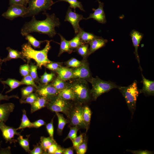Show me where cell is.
I'll return each instance as SVG.
<instances>
[{"label":"cell","mask_w":154,"mask_h":154,"mask_svg":"<svg viewBox=\"0 0 154 154\" xmlns=\"http://www.w3.org/2000/svg\"><path fill=\"white\" fill-rule=\"evenodd\" d=\"M43 14L46 16V19L43 20H38L35 16L32 17L31 20L26 22L21 29V33L23 36L33 32L47 35L51 38L56 34L55 29L56 27H59L60 25L59 19L54 13L50 15L46 12Z\"/></svg>","instance_id":"cell-1"},{"label":"cell","mask_w":154,"mask_h":154,"mask_svg":"<svg viewBox=\"0 0 154 154\" xmlns=\"http://www.w3.org/2000/svg\"><path fill=\"white\" fill-rule=\"evenodd\" d=\"M52 40H48L45 47L42 50H37L33 49L29 43H24L21 46V52L23 57L27 60L28 64L31 59H33L36 62L38 67L41 68L52 61L48 57V53L51 48L50 42Z\"/></svg>","instance_id":"cell-2"},{"label":"cell","mask_w":154,"mask_h":154,"mask_svg":"<svg viewBox=\"0 0 154 154\" xmlns=\"http://www.w3.org/2000/svg\"><path fill=\"white\" fill-rule=\"evenodd\" d=\"M72 80L68 83V86L73 92L75 101L81 104L88 102L92 97L88 82L80 79Z\"/></svg>","instance_id":"cell-3"},{"label":"cell","mask_w":154,"mask_h":154,"mask_svg":"<svg viewBox=\"0 0 154 154\" xmlns=\"http://www.w3.org/2000/svg\"><path fill=\"white\" fill-rule=\"evenodd\" d=\"M88 82L92 84V88L90 90V93L91 97L94 100H96L102 94L112 89H118L120 86L114 82L102 80L98 76L95 78L92 77Z\"/></svg>","instance_id":"cell-4"},{"label":"cell","mask_w":154,"mask_h":154,"mask_svg":"<svg viewBox=\"0 0 154 154\" xmlns=\"http://www.w3.org/2000/svg\"><path fill=\"white\" fill-rule=\"evenodd\" d=\"M124 98L129 109L133 114L136 107V103L139 94L137 82L135 80L127 86H119L118 88Z\"/></svg>","instance_id":"cell-5"},{"label":"cell","mask_w":154,"mask_h":154,"mask_svg":"<svg viewBox=\"0 0 154 154\" xmlns=\"http://www.w3.org/2000/svg\"><path fill=\"white\" fill-rule=\"evenodd\" d=\"M54 3L52 0H30L28 3V11L25 17L35 16L41 11L45 12L50 10Z\"/></svg>","instance_id":"cell-6"},{"label":"cell","mask_w":154,"mask_h":154,"mask_svg":"<svg viewBox=\"0 0 154 154\" xmlns=\"http://www.w3.org/2000/svg\"><path fill=\"white\" fill-rule=\"evenodd\" d=\"M72 105L70 101L66 100L57 96L49 101L46 106L51 111L62 112L68 117Z\"/></svg>","instance_id":"cell-7"},{"label":"cell","mask_w":154,"mask_h":154,"mask_svg":"<svg viewBox=\"0 0 154 154\" xmlns=\"http://www.w3.org/2000/svg\"><path fill=\"white\" fill-rule=\"evenodd\" d=\"M72 105L68 117L70 124L72 126H77L80 128L86 129L83 118V107L81 103L77 102Z\"/></svg>","instance_id":"cell-8"},{"label":"cell","mask_w":154,"mask_h":154,"mask_svg":"<svg viewBox=\"0 0 154 154\" xmlns=\"http://www.w3.org/2000/svg\"><path fill=\"white\" fill-rule=\"evenodd\" d=\"M28 11V8L26 7L19 5H10L2 16L6 19L12 20L19 17H25Z\"/></svg>","instance_id":"cell-9"},{"label":"cell","mask_w":154,"mask_h":154,"mask_svg":"<svg viewBox=\"0 0 154 154\" xmlns=\"http://www.w3.org/2000/svg\"><path fill=\"white\" fill-rule=\"evenodd\" d=\"M72 69L73 72L72 79H82L88 82L92 77L89 64L86 59H83L81 64L79 66Z\"/></svg>","instance_id":"cell-10"},{"label":"cell","mask_w":154,"mask_h":154,"mask_svg":"<svg viewBox=\"0 0 154 154\" xmlns=\"http://www.w3.org/2000/svg\"><path fill=\"white\" fill-rule=\"evenodd\" d=\"M59 92L51 83L46 85L39 84L36 89V93L38 96L46 98L49 102L57 97Z\"/></svg>","instance_id":"cell-11"},{"label":"cell","mask_w":154,"mask_h":154,"mask_svg":"<svg viewBox=\"0 0 154 154\" xmlns=\"http://www.w3.org/2000/svg\"><path fill=\"white\" fill-rule=\"evenodd\" d=\"M4 122L0 121V130L2 132L3 138L6 143H15L17 140L14 139V136L15 135L19 136L21 135V133L18 132L16 129L6 125Z\"/></svg>","instance_id":"cell-12"},{"label":"cell","mask_w":154,"mask_h":154,"mask_svg":"<svg viewBox=\"0 0 154 154\" xmlns=\"http://www.w3.org/2000/svg\"><path fill=\"white\" fill-rule=\"evenodd\" d=\"M83 18L82 15L77 13L75 11H72L71 8L69 6L66 13L64 21L69 22L72 26L75 33L77 34L80 28L79 23Z\"/></svg>","instance_id":"cell-13"},{"label":"cell","mask_w":154,"mask_h":154,"mask_svg":"<svg viewBox=\"0 0 154 154\" xmlns=\"http://www.w3.org/2000/svg\"><path fill=\"white\" fill-rule=\"evenodd\" d=\"M98 3V7L96 9H93L94 12L90 14L89 16L87 18H84L83 19L88 20L92 18L98 22L102 24H105L106 23L105 15L103 9L104 3L100 1Z\"/></svg>","instance_id":"cell-14"},{"label":"cell","mask_w":154,"mask_h":154,"mask_svg":"<svg viewBox=\"0 0 154 154\" xmlns=\"http://www.w3.org/2000/svg\"><path fill=\"white\" fill-rule=\"evenodd\" d=\"M133 45L135 48L134 54L136 59L140 65V60L138 53V48L139 43L143 36V34L139 31L135 30H133L130 33Z\"/></svg>","instance_id":"cell-15"},{"label":"cell","mask_w":154,"mask_h":154,"mask_svg":"<svg viewBox=\"0 0 154 154\" xmlns=\"http://www.w3.org/2000/svg\"><path fill=\"white\" fill-rule=\"evenodd\" d=\"M15 104L12 103L0 104V121L6 122L10 113L15 108Z\"/></svg>","instance_id":"cell-16"},{"label":"cell","mask_w":154,"mask_h":154,"mask_svg":"<svg viewBox=\"0 0 154 154\" xmlns=\"http://www.w3.org/2000/svg\"><path fill=\"white\" fill-rule=\"evenodd\" d=\"M143 86L139 90V94L143 93L146 95L153 96L154 94V81L145 78L142 74Z\"/></svg>","instance_id":"cell-17"},{"label":"cell","mask_w":154,"mask_h":154,"mask_svg":"<svg viewBox=\"0 0 154 154\" xmlns=\"http://www.w3.org/2000/svg\"><path fill=\"white\" fill-rule=\"evenodd\" d=\"M55 72L58 74L57 76L63 80L66 81L73 78L72 68L62 66Z\"/></svg>","instance_id":"cell-18"},{"label":"cell","mask_w":154,"mask_h":154,"mask_svg":"<svg viewBox=\"0 0 154 154\" xmlns=\"http://www.w3.org/2000/svg\"><path fill=\"white\" fill-rule=\"evenodd\" d=\"M107 42V40L99 37L91 41L89 43L90 45L89 48V55L99 49L104 47Z\"/></svg>","instance_id":"cell-19"},{"label":"cell","mask_w":154,"mask_h":154,"mask_svg":"<svg viewBox=\"0 0 154 154\" xmlns=\"http://www.w3.org/2000/svg\"><path fill=\"white\" fill-rule=\"evenodd\" d=\"M8 52V54L7 57L1 59L0 58V61L2 62H6L7 61H8L12 59L21 58L24 62H26V60L23 58L21 52L12 49L9 47H8L6 48Z\"/></svg>","instance_id":"cell-20"},{"label":"cell","mask_w":154,"mask_h":154,"mask_svg":"<svg viewBox=\"0 0 154 154\" xmlns=\"http://www.w3.org/2000/svg\"><path fill=\"white\" fill-rule=\"evenodd\" d=\"M48 102V100L46 98L38 96L36 100L31 104V113H32L46 106Z\"/></svg>","instance_id":"cell-21"},{"label":"cell","mask_w":154,"mask_h":154,"mask_svg":"<svg viewBox=\"0 0 154 154\" xmlns=\"http://www.w3.org/2000/svg\"><path fill=\"white\" fill-rule=\"evenodd\" d=\"M61 40L60 43H56L59 44L60 48L58 56H60L64 52H66L70 54L73 51V50L71 49L69 45V41L67 40L62 35L59 33Z\"/></svg>","instance_id":"cell-22"},{"label":"cell","mask_w":154,"mask_h":154,"mask_svg":"<svg viewBox=\"0 0 154 154\" xmlns=\"http://www.w3.org/2000/svg\"><path fill=\"white\" fill-rule=\"evenodd\" d=\"M57 96L66 100L75 101V98L73 92L68 86L60 91Z\"/></svg>","instance_id":"cell-23"},{"label":"cell","mask_w":154,"mask_h":154,"mask_svg":"<svg viewBox=\"0 0 154 154\" xmlns=\"http://www.w3.org/2000/svg\"><path fill=\"white\" fill-rule=\"evenodd\" d=\"M77 34L79 36L81 41L84 44L89 43L91 41L98 37L92 33L84 31L81 28Z\"/></svg>","instance_id":"cell-24"},{"label":"cell","mask_w":154,"mask_h":154,"mask_svg":"<svg viewBox=\"0 0 154 154\" xmlns=\"http://www.w3.org/2000/svg\"><path fill=\"white\" fill-rule=\"evenodd\" d=\"M91 115L92 112L90 108L87 106H83V118L87 131L90 126Z\"/></svg>","instance_id":"cell-25"},{"label":"cell","mask_w":154,"mask_h":154,"mask_svg":"<svg viewBox=\"0 0 154 154\" xmlns=\"http://www.w3.org/2000/svg\"><path fill=\"white\" fill-rule=\"evenodd\" d=\"M1 82L4 85L6 84L9 86L10 89L6 92V93L9 92L20 86L23 85L21 81L15 79L9 78L5 81H2Z\"/></svg>","instance_id":"cell-26"},{"label":"cell","mask_w":154,"mask_h":154,"mask_svg":"<svg viewBox=\"0 0 154 154\" xmlns=\"http://www.w3.org/2000/svg\"><path fill=\"white\" fill-rule=\"evenodd\" d=\"M40 145L42 147L45 154H47L48 148L52 144L56 143L54 138L50 137H45L42 136L40 138Z\"/></svg>","instance_id":"cell-27"},{"label":"cell","mask_w":154,"mask_h":154,"mask_svg":"<svg viewBox=\"0 0 154 154\" xmlns=\"http://www.w3.org/2000/svg\"><path fill=\"white\" fill-rule=\"evenodd\" d=\"M63 80L58 76L55 78L51 83L54 87L60 91L68 86V83Z\"/></svg>","instance_id":"cell-28"},{"label":"cell","mask_w":154,"mask_h":154,"mask_svg":"<svg viewBox=\"0 0 154 154\" xmlns=\"http://www.w3.org/2000/svg\"><path fill=\"white\" fill-rule=\"evenodd\" d=\"M22 112L23 115L21 119V122L19 126L16 128L17 130L21 129H23L27 127L32 128V123L27 117L26 111L25 109H23Z\"/></svg>","instance_id":"cell-29"},{"label":"cell","mask_w":154,"mask_h":154,"mask_svg":"<svg viewBox=\"0 0 154 154\" xmlns=\"http://www.w3.org/2000/svg\"><path fill=\"white\" fill-rule=\"evenodd\" d=\"M55 112L58 119L57 132L59 135H61L65 126L68 123V121L64 117L62 114L58 112Z\"/></svg>","instance_id":"cell-30"},{"label":"cell","mask_w":154,"mask_h":154,"mask_svg":"<svg viewBox=\"0 0 154 154\" xmlns=\"http://www.w3.org/2000/svg\"><path fill=\"white\" fill-rule=\"evenodd\" d=\"M25 36V39L28 40V42L35 48H40L42 43L46 42L48 40H38L29 34Z\"/></svg>","instance_id":"cell-31"},{"label":"cell","mask_w":154,"mask_h":154,"mask_svg":"<svg viewBox=\"0 0 154 154\" xmlns=\"http://www.w3.org/2000/svg\"><path fill=\"white\" fill-rule=\"evenodd\" d=\"M55 78V74L53 72L48 73L45 71L44 74L41 76L40 82L41 84L46 85L52 81Z\"/></svg>","instance_id":"cell-32"},{"label":"cell","mask_w":154,"mask_h":154,"mask_svg":"<svg viewBox=\"0 0 154 154\" xmlns=\"http://www.w3.org/2000/svg\"><path fill=\"white\" fill-rule=\"evenodd\" d=\"M89 45L85 44L80 46L76 49V51L83 58V59H86L89 54Z\"/></svg>","instance_id":"cell-33"},{"label":"cell","mask_w":154,"mask_h":154,"mask_svg":"<svg viewBox=\"0 0 154 154\" xmlns=\"http://www.w3.org/2000/svg\"><path fill=\"white\" fill-rule=\"evenodd\" d=\"M17 140L20 145L25 151L29 153L31 150L28 137L27 138H23V136L20 135L18 137Z\"/></svg>","instance_id":"cell-34"},{"label":"cell","mask_w":154,"mask_h":154,"mask_svg":"<svg viewBox=\"0 0 154 154\" xmlns=\"http://www.w3.org/2000/svg\"><path fill=\"white\" fill-rule=\"evenodd\" d=\"M65 1L68 2L70 4V7L71 8H73L74 11H75V9L76 8H78L81 11H85L83 5L81 2L77 0H58L55 2L58 1Z\"/></svg>","instance_id":"cell-35"},{"label":"cell","mask_w":154,"mask_h":154,"mask_svg":"<svg viewBox=\"0 0 154 154\" xmlns=\"http://www.w3.org/2000/svg\"><path fill=\"white\" fill-rule=\"evenodd\" d=\"M69 42L70 47L72 50L76 49L84 44L81 41L78 34L72 39L69 40Z\"/></svg>","instance_id":"cell-36"},{"label":"cell","mask_w":154,"mask_h":154,"mask_svg":"<svg viewBox=\"0 0 154 154\" xmlns=\"http://www.w3.org/2000/svg\"><path fill=\"white\" fill-rule=\"evenodd\" d=\"M34 86L29 85L26 87H23L21 89V98L20 100H24L28 96L33 93L35 90Z\"/></svg>","instance_id":"cell-37"},{"label":"cell","mask_w":154,"mask_h":154,"mask_svg":"<svg viewBox=\"0 0 154 154\" xmlns=\"http://www.w3.org/2000/svg\"><path fill=\"white\" fill-rule=\"evenodd\" d=\"M29 66V74L35 82L38 83L40 81V79L38 77L37 71L38 67L37 65H35L32 63L30 64Z\"/></svg>","instance_id":"cell-38"},{"label":"cell","mask_w":154,"mask_h":154,"mask_svg":"<svg viewBox=\"0 0 154 154\" xmlns=\"http://www.w3.org/2000/svg\"><path fill=\"white\" fill-rule=\"evenodd\" d=\"M79 128L77 126H74L70 127V130L66 137L64 139V141L68 139H70L72 141H73L77 136V134Z\"/></svg>","instance_id":"cell-39"},{"label":"cell","mask_w":154,"mask_h":154,"mask_svg":"<svg viewBox=\"0 0 154 154\" xmlns=\"http://www.w3.org/2000/svg\"><path fill=\"white\" fill-rule=\"evenodd\" d=\"M86 138H84L83 142L75 149L77 154H84L86 152L87 149V143Z\"/></svg>","instance_id":"cell-40"},{"label":"cell","mask_w":154,"mask_h":154,"mask_svg":"<svg viewBox=\"0 0 154 154\" xmlns=\"http://www.w3.org/2000/svg\"><path fill=\"white\" fill-rule=\"evenodd\" d=\"M82 61H80L75 58H72L65 62L66 66L73 68L79 66L82 63Z\"/></svg>","instance_id":"cell-41"},{"label":"cell","mask_w":154,"mask_h":154,"mask_svg":"<svg viewBox=\"0 0 154 154\" xmlns=\"http://www.w3.org/2000/svg\"><path fill=\"white\" fill-rule=\"evenodd\" d=\"M21 81L23 84L32 86L36 89L37 88L38 86L35 84L34 80L29 74L24 77Z\"/></svg>","instance_id":"cell-42"},{"label":"cell","mask_w":154,"mask_h":154,"mask_svg":"<svg viewBox=\"0 0 154 154\" xmlns=\"http://www.w3.org/2000/svg\"><path fill=\"white\" fill-rule=\"evenodd\" d=\"M38 96L36 93H32L24 100H20L21 104H29L31 105L37 99Z\"/></svg>","instance_id":"cell-43"},{"label":"cell","mask_w":154,"mask_h":154,"mask_svg":"<svg viewBox=\"0 0 154 154\" xmlns=\"http://www.w3.org/2000/svg\"><path fill=\"white\" fill-rule=\"evenodd\" d=\"M62 63L59 62H51L48 63L45 67L49 70L53 71L56 72V70L62 66Z\"/></svg>","instance_id":"cell-44"},{"label":"cell","mask_w":154,"mask_h":154,"mask_svg":"<svg viewBox=\"0 0 154 154\" xmlns=\"http://www.w3.org/2000/svg\"><path fill=\"white\" fill-rule=\"evenodd\" d=\"M19 72L21 75L24 77L29 75L30 66L28 64L21 65L19 68Z\"/></svg>","instance_id":"cell-45"},{"label":"cell","mask_w":154,"mask_h":154,"mask_svg":"<svg viewBox=\"0 0 154 154\" xmlns=\"http://www.w3.org/2000/svg\"><path fill=\"white\" fill-rule=\"evenodd\" d=\"M31 154H45L42 147L38 143L34 145L33 149L31 150L29 153Z\"/></svg>","instance_id":"cell-46"},{"label":"cell","mask_w":154,"mask_h":154,"mask_svg":"<svg viewBox=\"0 0 154 154\" xmlns=\"http://www.w3.org/2000/svg\"><path fill=\"white\" fill-rule=\"evenodd\" d=\"M54 117L52 119L51 121L46 125V128L49 136L54 138V128L53 125V121Z\"/></svg>","instance_id":"cell-47"},{"label":"cell","mask_w":154,"mask_h":154,"mask_svg":"<svg viewBox=\"0 0 154 154\" xmlns=\"http://www.w3.org/2000/svg\"><path fill=\"white\" fill-rule=\"evenodd\" d=\"M83 135L80 134L79 136L76 137L72 141L73 147L75 149L78 145L80 144L83 141Z\"/></svg>","instance_id":"cell-48"},{"label":"cell","mask_w":154,"mask_h":154,"mask_svg":"<svg viewBox=\"0 0 154 154\" xmlns=\"http://www.w3.org/2000/svg\"><path fill=\"white\" fill-rule=\"evenodd\" d=\"M9 4L10 5H17L27 7L28 3L26 0H9Z\"/></svg>","instance_id":"cell-49"},{"label":"cell","mask_w":154,"mask_h":154,"mask_svg":"<svg viewBox=\"0 0 154 154\" xmlns=\"http://www.w3.org/2000/svg\"><path fill=\"white\" fill-rule=\"evenodd\" d=\"M56 143H55L50 146L48 149L47 153L48 154H54L59 147Z\"/></svg>","instance_id":"cell-50"},{"label":"cell","mask_w":154,"mask_h":154,"mask_svg":"<svg viewBox=\"0 0 154 154\" xmlns=\"http://www.w3.org/2000/svg\"><path fill=\"white\" fill-rule=\"evenodd\" d=\"M127 151L131 152L134 154H153V152L151 151H148L147 150H127Z\"/></svg>","instance_id":"cell-51"},{"label":"cell","mask_w":154,"mask_h":154,"mask_svg":"<svg viewBox=\"0 0 154 154\" xmlns=\"http://www.w3.org/2000/svg\"><path fill=\"white\" fill-rule=\"evenodd\" d=\"M32 128H38L42 126L45 125L46 122L41 119H39L32 123Z\"/></svg>","instance_id":"cell-52"},{"label":"cell","mask_w":154,"mask_h":154,"mask_svg":"<svg viewBox=\"0 0 154 154\" xmlns=\"http://www.w3.org/2000/svg\"><path fill=\"white\" fill-rule=\"evenodd\" d=\"M12 98L19 99V97L17 95L8 96L7 95H3L1 94H0V102L2 100H9L10 99Z\"/></svg>","instance_id":"cell-53"},{"label":"cell","mask_w":154,"mask_h":154,"mask_svg":"<svg viewBox=\"0 0 154 154\" xmlns=\"http://www.w3.org/2000/svg\"><path fill=\"white\" fill-rule=\"evenodd\" d=\"M74 148L73 147L64 149L63 154H73Z\"/></svg>","instance_id":"cell-54"},{"label":"cell","mask_w":154,"mask_h":154,"mask_svg":"<svg viewBox=\"0 0 154 154\" xmlns=\"http://www.w3.org/2000/svg\"><path fill=\"white\" fill-rule=\"evenodd\" d=\"M64 148L59 146L58 149L55 152L54 154H63Z\"/></svg>","instance_id":"cell-55"},{"label":"cell","mask_w":154,"mask_h":154,"mask_svg":"<svg viewBox=\"0 0 154 154\" xmlns=\"http://www.w3.org/2000/svg\"><path fill=\"white\" fill-rule=\"evenodd\" d=\"M2 64V63L0 62V70H1V67Z\"/></svg>","instance_id":"cell-56"},{"label":"cell","mask_w":154,"mask_h":154,"mask_svg":"<svg viewBox=\"0 0 154 154\" xmlns=\"http://www.w3.org/2000/svg\"><path fill=\"white\" fill-rule=\"evenodd\" d=\"M30 0H26V1L27 2V3H28L29 2V1H30Z\"/></svg>","instance_id":"cell-57"},{"label":"cell","mask_w":154,"mask_h":154,"mask_svg":"<svg viewBox=\"0 0 154 154\" xmlns=\"http://www.w3.org/2000/svg\"><path fill=\"white\" fill-rule=\"evenodd\" d=\"M0 71H1V70H0ZM0 81L1 82L2 81L1 80V79L0 78Z\"/></svg>","instance_id":"cell-58"},{"label":"cell","mask_w":154,"mask_h":154,"mask_svg":"<svg viewBox=\"0 0 154 154\" xmlns=\"http://www.w3.org/2000/svg\"><path fill=\"white\" fill-rule=\"evenodd\" d=\"M97 0L98 1V2L100 1L99 0Z\"/></svg>","instance_id":"cell-59"},{"label":"cell","mask_w":154,"mask_h":154,"mask_svg":"<svg viewBox=\"0 0 154 154\" xmlns=\"http://www.w3.org/2000/svg\"><path fill=\"white\" fill-rule=\"evenodd\" d=\"M1 142L0 141V145H1Z\"/></svg>","instance_id":"cell-60"}]
</instances>
